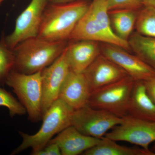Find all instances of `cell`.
Listing matches in <instances>:
<instances>
[{
  "instance_id": "obj_1",
  "label": "cell",
  "mask_w": 155,
  "mask_h": 155,
  "mask_svg": "<svg viewBox=\"0 0 155 155\" xmlns=\"http://www.w3.org/2000/svg\"><path fill=\"white\" fill-rule=\"evenodd\" d=\"M108 2L109 0H92L87 11L78 22L69 40L94 41L116 45L130 51L128 42L119 38L113 30L109 17Z\"/></svg>"
},
{
  "instance_id": "obj_2",
  "label": "cell",
  "mask_w": 155,
  "mask_h": 155,
  "mask_svg": "<svg viewBox=\"0 0 155 155\" xmlns=\"http://www.w3.org/2000/svg\"><path fill=\"white\" fill-rule=\"evenodd\" d=\"M90 4L87 0L64 4L48 3L37 37L50 41L69 40Z\"/></svg>"
},
{
  "instance_id": "obj_3",
  "label": "cell",
  "mask_w": 155,
  "mask_h": 155,
  "mask_svg": "<svg viewBox=\"0 0 155 155\" xmlns=\"http://www.w3.org/2000/svg\"><path fill=\"white\" fill-rule=\"evenodd\" d=\"M68 43L67 41H50L37 36L25 40L13 49L14 70L26 74L41 71L62 54Z\"/></svg>"
},
{
  "instance_id": "obj_4",
  "label": "cell",
  "mask_w": 155,
  "mask_h": 155,
  "mask_svg": "<svg viewBox=\"0 0 155 155\" xmlns=\"http://www.w3.org/2000/svg\"><path fill=\"white\" fill-rule=\"evenodd\" d=\"M73 111L63 101L58 99L44 114L41 127L37 133L30 135L19 131L22 138V143L11 155L17 154L29 148L32 149L31 153L42 149L54 136L71 125Z\"/></svg>"
},
{
  "instance_id": "obj_5",
  "label": "cell",
  "mask_w": 155,
  "mask_h": 155,
  "mask_svg": "<svg viewBox=\"0 0 155 155\" xmlns=\"http://www.w3.org/2000/svg\"><path fill=\"white\" fill-rule=\"evenodd\" d=\"M41 71L31 74L13 70L9 73L5 84L12 89L32 122L42 119Z\"/></svg>"
},
{
  "instance_id": "obj_6",
  "label": "cell",
  "mask_w": 155,
  "mask_h": 155,
  "mask_svg": "<svg viewBox=\"0 0 155 155\" xmlns=\"http://www.w3.org/2000/svg\"><path fill=\"white\" fill-rule=\"evenodd\" d=\"M134 80L130 76L92 92L88 105L119 117L127 115Z\"/></svg>"
},
{
  "instance_id": "obj_7",
  "label": "cell",
  "mask_w": 155,
  "mask_h": 155,
  "mask_svg": "<svg viewBox=\"0 0 155 155\" xmlns=\"http://www.w3.org/2000/svg\"><path fill=\"white\" fill-rule=\"evenodd\" d=\"M122 121L115 114L88 105L73 110L71 116V125L84 134L98 138H102Z\"/></svg>"
},
{
  "instance_id": "obj_8",
  "label": "cell",
  "mask_w": 155,
  "mask_h": 155,
  "mask_svg": "<svg viewBox=\"0 0 155 155\" xmlns=\"http://www.w3.org/2000/svg\"><path fill=\"white\" fill-rule=\"evenodd\" d=\"M105 136L114 141L127 142L150 150V145L155 141V122L125 116L122 122Z\"/></svg>"
},
{
  "instance_id": "obj_9",
  "label": "cell",
  "mask_w": 155,
  "mask_h": 155,
  "mask_svg": "<svg viewBox=\"0 0 155 155\" xmlns=\"http://www.w3.org/2000/svg\"><path fill=\"white\" fill-rule=\"evenodd\" d=\"M48 0H31L17 17L13 32L5 37L8 47L13 50L19 43L38 35L44 11Z\"/></svg>"
},
{
  "instance_id": "obj_10",
  "label": "cell",
  "mask_w": 155,
  "mask_h": 155,
  "mask_svg": "<svg viewBox=\"0 0 155 155\" xmlns=\"http://www.w3.org/2000/svg\"><path fill=\"white\" fill-rule=\"evenodd\" d=\"M65 50L52 64L41 71L43 116L58 99L61 87L70 70Z\"/></svg>"
},
{
  "instance_id": "obj_11",
  "label": "cell",
  "mask_w": 155,
  "mask_h": 155,
  "mask_svg": "<svg viewBox=\"0 0 155 155\" xmlns=\"http://www.w3.org/2000/svg\"><path fill=\"white\" fill-rule=\"evenodd\" d=\"M101 53L127 72L134 81H145L155 77V70L135 55L123 48L101 43Z\"/></svg>"
},
{
  "instance_id": "obj_12",
  "label": "cell",
  "mask_w": 155,
  "mask_h": 155,
  "mask_svg": "<svg viewBox=\"0 0 155 155\" xmlns=\"http://www.w3.org/2000/svg\"><path fill=\"white\" fill-rule=\"evenodd\" d=\"M83 74L91 93L129 76L125 70L101 54Z\"/></svg>"
},
{
  "instance_id": "obj_13",
  "label": "cell",
  "mask_w": 155,
  "mask_h": 155,
  "mask_svg": "<svg viewBox=\"0 0 155 155\" xmlns=\"http://www.w3.org/2000/svg\"><path fill=\"white\" fill-rule=\"evenodd\" d=\"M91 93L83 73L70 70L61 87L58 99L75 110L88 105Z\"/></svg>"
},
{
  "instance_id": "obj_14",
  "label": "cell",
  "mask_w": 155,
  "mask_h": 155,
  "mask_svg": "<svg viewBox=\"0 0 155 155\" xmlns=\"http://www.w3.org/2000/svg\"><path fill=\"white\" fill-rule=\"evenodd\" d=\"M65 51L70 70L77 73H83L101 54L99 42L86 40L71 41Z\"/></svg>"
},
{
  "instance_id": "obj_15",
  "label": "cell",
  "mask_w": 155,
  "mask_h": 155,
  "mask_svg": "<svg viewBox=\"0 0 155 155\" xmlns=\"http://www.w3.org/2000/svg\"><path fill=\"white\" fill-rule=\"evenodd\" d=\"M102 140L84 134L70 125L58 134L48 143L58 145L62 155H78L98 144Z\"/></svg>"
},
{
  "instance_id": "obj_16",
  "label": "cell",
  "mask_w": 155,
  "mask_h": 155,
  "mask_svg": "<svg viewBox=\"0 0 155 155\" xmlns=\"http://www.w3.org/2000/svg\"><path fill=\"white\" fill-rule=\"evenodd\" d=\"M126 116L155 122V104L147 93L143 81H134Z\"/></svg>"
},
{
  "instance_id": "obj_17",
  "label": "cell",
  "mask_w": 155,
  "mask_h": 155,
  "mask_svg": "<svg viewBox=\"0 0 155 155\" xmlns=\"http://www.w3.org/2000/svg\"><path fill=\"white\" fill-rule=\"evenodd\" d=\"M138 11L129 10L109 11L113 30L121 39L128 41L135 28Z\"/></svg>"
},
{
  "instance_id": "obj_18",
  "label": "cell",
  "mask_w": 155,
  "mask_h": 155,
  "mask_svg": "<svg viewBox=\"0 0 155 155\" xmlns=\"http://www.w3.org/2000/svg\"><path fill=\"white\" fill-rule=\"evenodd\" d=\"M84 155H155L151 150L120 145L115 141L103 137L98 144L83 153Z\"/></svg>"
},
{
  "instance_id": "obj_19",
  "label": "cell",
  "mask_w": 155,
  "mask_h": 155,
  "mask_svg": "<svg viewBox=\"0 0 155 155\" xmlns=\"http://www.w3.org/2000/svg\"><path fill=\"white\" fill-rule=\"evenodd\" d=\"M130 50L155 70V38L133 32L128 41Z\"/></svg>"
},
{
  "instance_id": "obj_20",
  "label": "cell",
  "mask_w": 155,
  "mask_h": 155,
  "mask_svg": "<svg viewBox=\"0 0 155 155\" xmlns=\"http://www.w3.org/2000/svg\"><path fill=\"white\" fill-rule=\"evenodd\" d=\"M135 28L142 35L155 38V7L143 6L139 10Z\"/></svg>"
},
{
  "instance_id": "obj_21",
  "label": "cell",
  "mask_w": 155,
  "mask_h": 155,
  "mask_svg": "<svg viewBox=\"0 0 155 155\" xmlns=\"http://www.w3.org/2000/svg\"><path fill=\"white\" fill-rule=\"evenodd\" d=\"M15 55L13 50L8 47L3 37L0 41V85L5 84L9 73L14 70Z\"/></svg>"
},
{
  "instance_id": "obj_22",
  "label": "cell",
  "mask_w": 155,
  "mask_h": 155,
  "mask_svg": "<svg viewBox=\"0 0 155 155\" xmlns=\"http://www.w3.org/2000/svg\"><path fill=\"white\" fill-rule=\"evenodd\" d=\"M0 107L8 109L11 117L16 115L22 116L26 113V110L19 101L14 97L11 93L0 87Z\"/></svg>"
},
{
  "instance_id": "obj_23",
  "label": "cell",
  "mask_w": 155,
  "mask_h": 155,
  "mask_svg": "<svg viewBox=\"0 0 155 155\" xmlns=\"http://www.w3.org/2000/svg\"><path fill=\"white\" fill-rule=\"evenodd\" d=\"M143 7V0H109V11L129 10L138 11Z\"/></svg>"
},
{
  "instance_id": "obj_24",
  "label": "cell",
  "mask_w": 155,
  "mask_h": 155,
  "mask_svg": "<svg viewBox=\"0 0 155 155\" xmlns=\"http://www.w3.org/2000/svg\"><path fill=\"white\" fill-rule=\"evenodd\" d=\"M33 155H61V150L59 146L55 143H48L42 149L31 153Z\"/></svg>"
},
{
  "instance_id": "obj_25",
  "label": "cell",
  "mask_w": 155,
  "mask_h": 155,
  "mask_svg": "<svg viewBox=\"0 0 155 155\" xmlns=\"http://www.w3.org/2000/svg\"><path fill=\"white\" fill-rule=\"evenodd\" d=\"M147 93L155 104V77L143 81Z\"/></svg>"
},
{
  "instance_id": "obj_26",
  "label": "cell",
  "mask_w": 155,
  "mask_h": 155,
  "mask_svg": "<svg viewBox=\"0 0 155 155\" xmlns=\"http://www.w3.org/2000/svg\"><path fill=\"white\" fill-rule=\"evenodd\" d=\"M78 1L80 0H48V3L52 4H64Z\"/></svg>"
},
{
  "instance_id": "obj_27",
  "label": "cell",
  "mask_w": 155,
  "mask_h": 155,
  "mask_svg": "<svg viewBox=\"0 0 155 155\" xmlns=\"http://www.w3.org/2000/svg\"><path fill=\"white\" fill-rule=\"evenodd\" d=\"M144 7H155V0H143Z\"/></svg>"
},
{
  "instance_id": "obj_28",
  "label": "cell",
  "mask_w": 155,
  "mask_h": 155,
  "mask_svg": "<svg viewBox=\"0 0 155 155\" xmlns=\"http://www.w3.org/2000/svg\"><path fill=\"white\" fill-rule=\"evenodd\" d=\"M151 150L155 153V144L152 147Z\"/></svg>"
},
{
  "instance_id": "obj_29",
  "label": "cell",
  "mask_w": 155,
  "mask_h": 155,
  "mask_svg": "<svg viewBox=\"0 0 155 155\" xmlns=\"http://www.w3.org/2000/svg\"><path fill=\"white\" fill-rule=\"evenodd\" d=\"M4 0H0V5L2 4V3L3 2V1H4Z\"/></svg>"
}]
</instances>
